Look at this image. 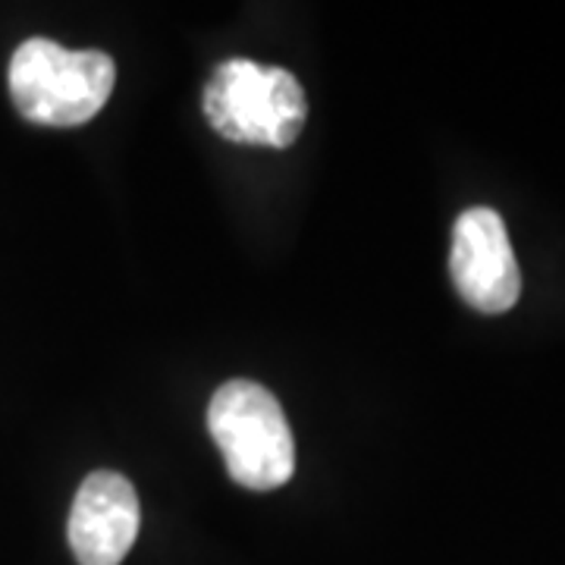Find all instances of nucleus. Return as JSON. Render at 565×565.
I'll use <instances>...</instances> for the list:
<instances>
[{"instance_id":"nucleus-1","label":"nucleus","mask_w":565,"mask_h":565,"mask_svg":"<svg viewBox=\"0 0 565 565\" xmlns=\"http://www.w3.org/2000/svg\"><path fill=\"white\" fill-rule=\"evenodd\" d=\"M117 66L104 51H66L51 39L22 41L10 61V98L39 126H82L110 102Z\"/></svg>"},{"instance_id":"nucleus-2","label":"nucleus","mask_w":565,"mask_h":565,"mask_svg":"<svg viewBox=\"0 0 565 565\" xmlns=\"http://www.w3.org/2000/svg\"><path fill=\"white\" fill-rule=\"evenodd\" d=\"M204 117L226 141L289 148L308 120V102L289 70L223 61L204 85Z\"/></svg>"},{"instance_id":"nucleus-3","label":"nucleus","mask_w":565,"mask_h":565,"mask_svg":"<svg viewBox=\"0 0 565 565\" xmlns=\"http://www.w3.org/2000/svg\"><path fill=\"white\" fill-rule=\"evenodd\" d=\"M207 427L230 478L245 490H277L292 478V427L282 415V405L262 384H223L207 405Z\"/></svg>"},{"instance_id":"nucleus-4","label":"nucleus","mask_w":565,"mask_h":565,"mask_svg":"<svg viewBox=\"0 0 565 565\" xmlns=\"http://www.w3.org/2000/svg\"><path fill=\"white\" fill-rule=\"evenodd\" d=\"M449 274L465 302L484 315H503L519 302L522 274L497 211L471 207L456 221Z\"/></svg>"},{"instance_id":"nucleus-5","label":"nucleus","mask_w":565,"mask_h":565,"mask_svg":"<svg viewBox=\"0 0 565 565\" xmlns=\"http://www.w3.org/2000/svg\"><path fill=\"white\" fill-rule=\"evenodd\" d=\"M139 497L120 471H92L70 509V546L79 565H120L139 537Z\"/></svg>"}]
</instances>
